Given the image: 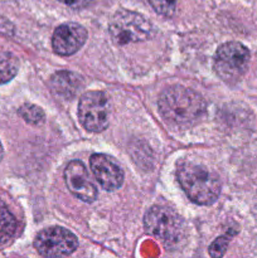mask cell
Masks as SVG:
<instances>
[{
    "instance_id": "obj_19",
    "label": "cell",
    "mask_w": 257,
    "mask_h": 258,
    "mask_svg": "<svg viewBox=\"0 0 257 258\" xmlns=\"http://www.w3.org/2000/svg\"><path fill=\"white\" fill-rule=\"evenodd\" d=\"M254 214L257 216V204H256V207H254Z\"/></svg>"
},
{
    "instance_id": "obj_18",
    "label": "cell",
    "mask_w": 257,
    "mask_h": 258,
    "mask_svg": "<svg viewBox=\"0 0 257 258\" xmlns=\"http://www.w3.org/2000/svg\"><path fill=\"white\" fill-rule=\"evenodd\" d=\"M3 154H4V150H3L2 143H0V161H2V159H3Z\"/></svg>"
},
{
    "instance_id": "obj_11",
    "label": "cell",
    "mask_w": 257,
    "mask_h": 258,
    "mask_svg": "<svg viewBox=\"0 0 257 258\" xmlns=\"http://www.w3.org/2000/svg\"><path fill=\"white\" fill-rule=\"evenodd\" d=\"M52 90L63 98H73L83 87V80L77 73L70 71H59L54 73L50 80Z\"/></svg>"
},
{
    "instance_id": "obj_5",
    "label": "cell",
    "mask_w": 257,
    "mask_h": 258,
    "mask_svg": "<svg viewBox=\"0 0 257 258\" xmlns=\"http://www.w3.org/2000/svg\"><path fill=\"white\" fill-rule=\"evenodd\" d=\"M249 63V50L238 42L222 44L214 55V71L227 83H236L246 73Z\"/></svg>"
},
{
    "instance_id": "obj_8",
    "label": "cell",
    "mask_w": 257,
    "mask_h": 258,
    "mask_svg": "<svg viewBox=\"0 0 257 258\" xmlns=\"http://www.w3.org/2000/svg\"><path fill=\"white\" fill-rule=\"evenodd\" d=\"M65 180L68 190L86 203H92L97 198V189L91 180L82 161L72 160L65 169Z\"/></svg>"
},
{
    "instance_id": "obj_13",
    "label": "cell",
    "mask_w": 257,
    "mask_h": 258,
    "mask_svg": "<svg viewBox=\"0 0 257 258\" xmlns=\"http://www.w3.org/2000/svg\"><path fill=\"white\" fill-rule=\"evenodd\" d=\"M19 62L13 54H5L0 58V85L9 82L15 77Z\"/></svg>"
},
{
    "instance_id": "obj_14",
    "label": "cell",
    "mask_w": 257,
    "mask_h": 258,
    "mask_svg": "<svg viewBox=\"0 0 257 258\" xmlns=\"http://www.w3.org/2000/svg\"><path fill=\"white\" fill-rule=\"evenodd\" d=\"M18 112L28 123H32V125H37V123L42 122L43 118H44V112H43L42 108L39 106L32 105V103L23 105Z\"/></svg>"
},
{
    "instance_id": "obj_17",
    "label": "cell",
    "mask_w": 257,
    "mask_h": 258,
    "mask_svg": "<svg viewBox=\"0 0 257 258\" xmlns=\"http://www.w3.org/2000/svg\"><path fill=\"white\" fill-rule=\"evenodd\" d=\"M58 2L63 3V4L73 8V9H80V8L87 7L92 0H58Z\"/></svg>"
},
{
    "instance_id": "obj_2",
    "label": "cell",
    "mask_w": 257,
    "mask_h": 258,
    "mask_svg": "<svg viewBox=\"0 0 257 258\" xmlns=\"http://www.w3.org/2000/svg\"><path fill=\"white\" fill-rule=\"evenodd\" d=\"M179 184L193 203L209 206L221 193V183L213 171L198 164L185 163L178 169Z\"/></svg>"
},
{
    "instance_id": "obj_6",
    "label": "cell",
    "mask_w": 257,
    "mask_h": 258,
    "mask_svg": "<svg viewBox=\"0 0 257 258\" xmlns=\"http://www.w3.org/2000/svg\"><path fill=\"white\" fill-rule=\"evenodd\" d=\"M108 101L101 91H90L81 97L78 117L86 130L101 133L108 125Z\"/></svg>"
},
{
    "instance_id": "obj_15",
    "label": "cell",
    "mask_w": 257,
    "mask_h": 258,
    "mask_svg": "<svg viewBox=\"0 0 257 258\" xmlns=\"http://www.w3.org/2000/svg\"><path fill=\"white\" fill-rule=\"evenodd\" d=\"M176 2L178 0H149L154 10L158 14L164 15V17H171L174 14L176 8Z\"/></svg>"
},
{
    "instance_id": "obj_9",
    "label": "cell",
    "mask_w": 257,
    "mask_h": 258,
    "mask_svg": "<svg viewBox=\"0 0 257 258\" xmlns=\"http://www.w3.org/2000/svg\"><path fill=\"white\" fill-rule=\"evenodd\" d=\"M91 170L96 180L108 191L116 190L123 183V171L115 159L106 154H93L90 160Z\"/></svg>"
},
{
    "instance_id": "obj_7",
    "label": "cell",
    "mask_w": 257,
    "mask_h": 258,
    "mask_svg": "<svg viewBox=\"0 0 257 258\" xmlns=\"http://www.w3.org/2000/svg\"><path fill=\"white\" fill-rule=\"evenodd\" d=\"M78 241L72 232L62 227H50L43 229L34 239L38 253L44 257H65L76 251Z\"/></svg>"
},
{
    "instance_id": "obj_4",
    "label": "cell",
    "mask_w": 257,
    "mask_h": 258,
    "mask_svg": "<svg viewBox=\"0 0 257 258\" xmlns=\"http://www.w3.org/2000/svg\"><path fill=\"white\" fill-rule=\"evenodd\" d=\"M108 29L113 42L118 45L143 42L153 34L151 23L141 14L128 10L116 13L111 19Z\"/></svg>"
},
{
    "instance_id": "obj_16",
    "label": "cell",
    "mask_w": 257,
    "mask_h": 258,
    "mask_svg": "<svg viewBox=\"0 0 257 258\" xmlns=\"http://www.w3.org/2000/svg\"><path fill=\"white\" fill-rule=\"evenodd\" d=\"M227 244H228V237L223 236V237H219L218 239L212 243V246L209 247V253L211 256L213 257H221L223 256L224 252L227 249Z\"/></svg>"
},
{
    "instance_id": "obj_1",
    "label": "cell",
    "mask_w": 257,
    "mask_h": 258,
    "mask_svg": "<svg viewBox=\"0 0 257 258\" xmlns=\"http://www.w3.org/2000/svg\"><path fill=\"white\" fill-rule=\"evenodd\" d=\"M206 101L190 88L173 86L159 97V111L168 122L188 126L197 122L206 113Z\"/></svg>"
},
{
    "instance_id": "obj_3",
    "label": "cell",
    "mask_w": 257,
    "mask_h": 258,
    "mask_svg": "<svg viewBox=\"0 0 257 258\" xmlns=\"http://www.w3.org/2000/svg\"><path fill=\"white\" fill-rule=\"evenodd\" d=\"M145 231L160 239L165 246L173 247L184 237V222L173 209L153 207L144 218Z\"/></svg>"
},
{
    "instance_id": "obj_12",
    "label": "cell",
    "mask_w": 257,
    "mask_h": 258,
    "mask_svg": "<svg viewBox=\"0 0 257 258\" xmlns=\"http://www.w3.org/2000/svg\"><path fill=\"white\" fill-rule=\"evenodd\" d=\"M17 231V219L14 218L4 202L0 199V247L9 243Z\"/></svg>"
},
{
    "instance_id": "obj_10",
    "label": "cell",
    "mask_w": 257,
    "mask_h": 258,
    "mask_svg": "<svg viewBox=\"0 0 257 258\" xmlns=\"http://www.w3.org/2000/svg\"><path fill=\"white\" fill-rule=\"evenodd\" d=\"M87 40V30L77 23H65L54 30L52 38L53 50L59 55H71L77 52Z\"/></svg>"
}]
</instances>
